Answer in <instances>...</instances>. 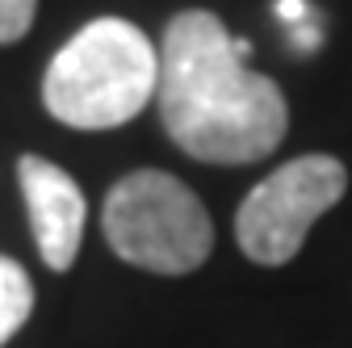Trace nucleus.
<instances>
[{
    "label": "nucleus",
    "instance_id": "6e6552de",
    "mask_svg": "<svg viewBox=\"0 0 352 348\" xmlns=\"http://www.w3.org/2000/svg\"><path fill=\"white\" fill-rule=\"evenodd\" d=\"M277 13H281L285 21H306V17H311V9H306V0H281V5H277Z\"/></svg>",
    "mask_w": 352,
    "mask_h": 348
},
{
    "label": "nucleus",
    "instance_id": "7ed1b4c3",
    "mask_svg": "<svg viewBox=\"0 0 352 348\" xmlns=\"http://www.w3.org/2000/svg\"><path fill=\"white\" fill-rule=\"evenodd\" d=\"M101 231L113 256L160 277L193 273L214 252V223L201 197L160 168L126 172L105 193Z\"/></svg>",
    "mask_w": 352,
    "mask_h": 348
},
{
    "label": "nucleus",
    "instance_id": "423d86ee",
    "mask_svg": "<svg viewBox=\"0 0 352 348\" xmlns=\"http://www.w3.org/2000/svg\"><path fill=\"white\" fill-rule=\"evenodd\" d=\"M34 311V281L13 256H0V348H5Z\"/></svg>",
    "mask_w": 352,
    "mask_h": 348
},
{
    "label": "nucleus",
    "instance_id": "39448f33",
    "mask_svg": "<svg viewBox=\"0 0 352 348\" xmlns=\"http://www.w3.org/2000/svg\"><path fill=\"white\" fill-rule=\"evenodd\" d=\"M17 181H21V197L30 210V231H34L42 265L55 269V273H67L80 256L84 219H88L80 185L72 181V172H63L59 164L42 160V155L17 160Z\"/></svg>",
    "mask_w": 352,
    "mask_h": 348
},
{
    "label": "nucleus",
    "instance_id": "f03ea898",
    "mask_svg": "<svg viewBox=\"0 0 352 348\" xmlns=\"http://www.w3.org/2000/svg\"><path fill=\"white\" fill-rule=\"evenodd\" d=\"M160 84V51L126 17L80 25L42 76V105L72 130H113L135 122Z\"/></svg>",
    "mask_w": 352,
    "mask_h": 348
},
{
    "label": "nucleus",
    "instance_id": "20e7f679",
    "mask_svg": "<svg viewBox=\"0 0 352 348\" xmlns=\"http://www.w3.org/2000/svg\"><path fill=\"white\" fill-rule=\"evenodd\" d=\"M348 193V168L336 155H298L269 172L235 210V239L256 265H289L311 227Z\"/></svg>",
    "mask_w": 352,
    "mask_h": 348
},
{
    "label": "nucleus",
    "instance_id": "f257e3e1",
    "mask_svg": "<svg viewBox=\"0 0 352 348\" xmlns=\"http://www.w3.org/2000/svg\"><path fill=\"white\" fill-rule=\"evenodd\" d=\"M155 97L168 139L201 164H256L289 130L277 80L248 67L210 9H185L168 21Z\"/></svg>",
    "mask_w": 352,
    "mask_h": 348
},
{
    "label": "nucleus",
    "instance_id": "0eeeda50",
    "mask_svg": "<svg viewBox=\"0 0 352 348\" xmlns=\"http://www.w3.org/2000/svg\"><path fill=\"white\" fill-rule=\"evenodd\" d=\"M34 17H38V0H0V47L21 42Z\"/></svg>",
    "mask_w": 352,
    "mask_h": 348
}]
</instances>
